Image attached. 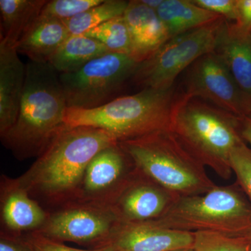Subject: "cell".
Returning <instances> with one entry per match:
<instances>
[{
    "instance_id": "1",
    "label": "cell",
    "mask_w": 251,
    "mask_h": 251,
    "mask_svg": "<svg viewBox=\"0 0 251 251\" xmlns=\"http://www.w3.org/2000/svg\"><path fill=\"white\" fill-rule=\"evenodd\" d=\"M118 143L100 128L66 126L24 174L7 179L49 212L76 202L89 163L99 151Z\"/></svg>"
},
{
    "instance_id": "2",
    "label": "cell",
    "mask_w": 251,
    "mask_h": 251,
    "mask_svg": "<svg viewBox=\"0 0 251 251\" xmlns=\"http://www.w3.org/2000/svg\"><path fill=\"white\" fill-rule=\"evenodd\" d=\"M67 109L58 73L49 63L30 61L17 120L1 143L19 161L38 158L66 128Z\"/></svg>"
},
{
    "instance_id": "3",
    "label": "cell",
    "mask_w": 251,
    "mask_h": 251,
    "mask_svg": "<svg viewBox=\"0 0 251 251\" xmlns=\"http://www.w3.org/2000/svg\"><path fill=\"white\" fill-rule=\"evenodd\" d=\"M179 95L175 85L168 89L147 88L137 94L118 97L99 108H68L66 126L100 128L113 135L118 142L171 129Z\"/></svg>"
},
{
    "instance_id": "4",
    "label": "cell",
    "mask_w": 251,
    "mask_h": 251,
    "mask_svg": "<svg viewBox=\"0 0 251 251\" xmlns=\"http://www.w3.org/2000/svg\"><path fill=\"white\" fill-rule=\"evenodd\" d=\"M239 119L229 112L180 93L171 130L179 143L204 167L220 177L232 174L231 151L243 140Z\"/></svg>"
},
{
    "instance_id": "5",
    "label": "cell",
    "mask_w": 251,
    "mask_h": 251,
    "mask_svg": "<svg viewBox=\"0 0 251 251\" xmlns=\"http://www.w3.org/2000/svg\"><path fill=\"white\" fill-rule=\"evenodd\" d=\"M135 168L179 197L202 195L216 185L205 167L188 152L171 129L119 142Z\"/></svg>"
},
{
    "instance_id": "6",
    "label": "cell",
    "mask_w": 251,
    "mask_h": 251,
    "mask_svg": "<svg viewBox=\"0 0 251 251\" xmlns=\"http://www.w3.org/2000/svg\"><path fill=\"white\" fill-rule=\"evenodd\" d=\"M155 224L186 232L242 236L251 226V203L235 183L180 197Z\"/></svg>"
},
{
    "instance_id": "7",
    "label": "cell",
    "mask_w": 251,
    "mask_h": 251,
    "mask_svg": "<svg viewBox=\"0 0 251 251\" xmlns=\"http://www.w3.org/2000/svg\"><path fill=\"white\" fill-rule=\"evenodd\" d=\"M225 21L221 18L202 27L171 38L152 55L138 63L132 81L143 89L173 87L183 71L200 57L215 50Z\"/></svg>"
},
{
    "instance_id": "8",
    "label": "cell",
    "mask_w": 251,
    "mask_h": 251,
    "mask_svg": "<svg viewBox=\"0 0 251 251\" xmlns=\"http://www.w3.org/2000/svg\"><path fill=\"white\" fill-rule=\"evenodd\" d=\"M138 64L128 54L109 52L76 72L59 74L68 108L89 110L118 98L117 93L132 78Z\"/></svg>"
},
{
    "instance_id": "9",
    "label": "cell",
    "mask_w": 251,
    "mask_h": 251,
    "mask_svg": "<svg viewBox=\"0 0 251 251\" xmlns=\"http://www.w3.org/2000/svg\"><path fill=\"white\" fill-rule=\"evenodd\" d=\"M122 224L110 206L74 202L49 211L37 232L57 242L97 249L110 246Z\"/></svg>"
},
{
    "instance_id": "10",
    "label": "cell",
    "mask_w": 251,
    "mask_h": 251,
    "mask_svg": "<svg viewBox=\"0 0 251 251\" xmlns=\"http://www.w3.org/2000/svg\"><path fill=\"white\" fill-rule=\"evenodd\" d=\"M183 94L190 98L201 97L240 118L251 115V104L214 51L200 57L190 67Z\"/></svg>"
},
{
    "instance_id": "11",
    "label": "cell",
    "mask_w": 251,
    "mask_h": 251,
    "mask_svg": "<svg viewBox=\"0 0 251 251\" xmlns=\"http://www.w3.org/2000/svg\"><path fill=\"white\" fill-rule=\"evenodd\" d=\"M179 198L135 168L109 206L123 224H140L159 219Z\"/></svg>"
},
{
    "instance_id": "12",
    "label": "cell",
    "mask_w": 251,
    "mask_h": 251,
    "mask_svg": "<svg viewBox=\"0 0 251 251\" xmlns=\"http://www.w3.org/2000/svg\"><path fill=\"white\" fill-rule=\"evenodd\" d=\"M134 170L119 143L103 149L89 163L75 202L110 205Z\"/></svg>"
},
{
    "instance_id": "13",
    "label": "cell",
    "mask_w": 251,
    "mask_h": 251,
    "mask_svg": "<svg viewBox=\"0 0 251 251\" xmlns=\"http://www.w3.org/2000/svg\"><path fill=\"white\" fill-rule=\"evenodd\" d=\"M194 233L153 222L123 224L110 245L117 251H174L191 249Z\"/></svg>"
},
{
    "instance_id": "14",
    "label": "cell",
    "mask_w": 251,
    "mask_h": 251,
    "mask_svg": "<svg viewBox=\"0 0 251 251\" xmlns=\"http://www.w3.org/2000/svg\"><path fill=\"white\" fill-rule=\"evenodd\" d=\"M49 212L23 188L11 184L6 176L1 181V221L2 233L17 236L40 229Z\"/></svg>"
},
{
    "instance_id": "15",
    "label": "cell",
    "mask_w": 251,
    "mask_h": 251,
    "mask_svg": "<svg viewBox=\"0 0 251 251\" xmlns=\"http://www.w3.org/2000/svg\"><path fill=\"white\" fill-rule=\"evenodd\" d=\"M124 18L131 40L130 56L138 63L149 58L171 39L156 11L140 0L129 1Z\"/></svg>"
},
{
    "instance_id": "16",
    "label": "cell",
    "mask_w": 251,
    "mask_h": 251,
    "mask_svg": "<svg viewBox=\"0 0 251 251\" xmlns=\"http://www.w3.org/2000/svg\"><path fill=\"white\" fill-rule=\"evenodd\" d=\"M25 75L26 64L16 48L0 44V136L17 120Z\"/></svg>"
},
{
    "instance_id": "17",
    "label": "cell",
    "mask_w": 251,
    "mask_h": 251,
    "mask_svg": "<svg viewBox=\"0 0 251 251\" xmlns=\"http://www.w3.org/2000/svg\"><path fill=\"white\" fill-rule=\"evenodd\" d=\"M251 104V32L241 31L225 21L215 50Z\"/></svg>"
},
{
    "instance_id": "18",
    "label": "cell",
    "mask_w": 251,
    "mask_h": 251,
    "mask_svg": "<svg viewBox=\"0 0 251 251\" xmlns=\"http://www.w3.org/2000/svg\"><path fill=\"white\" fill-rule=\"evenodd\" d=\"M70 36L65 21L39 16L18 43L16 50L31 62L49 63Z\"/></svg>"
},
{
    "instance_id": "19",
    "label": "cell",
    "mask_w": 251,
    "mask_h": 251,
    "mask_svg": "<svg viewBox=\"0 0 251 251\" xmlns=\"http://www.w3.org/2000/svg\"><path fill=\"white\" fill-rule=\"evenodd\" d=\"M46 0H0V44L16 47L40 16Z\"/></svg>"
},
{
    "instance_id": "20",
    "label": "cell",
    "mask_w": 251,
    "mask_h": 251,
    "mask_svg": "<svg viewBox=\"0 0 251 251\" xmlns=\"http://www.w3.org/2000/svg\"><path fill=\"white\" fill-rule=\"evenodd\" d=\"M156 12L171 38L224 18L200 7L192 0H163Z\"/></svg>"
},
{
    "instance_id": "21",
    "label": "cell",
    "mask_w": 251,
    "mask_h": 251,
    "mask_svg": "<svg viewBox=\"0 0 251 251\" xmlns=\"http://www.w3.org/2000/svg\"><path fill=\"white\" fill-rule=\"evenodd\" d=\"M110 52L100 41L85 35H71L49 64L59 74L76 72L87 63Z\"/></svg>"
},
{
    "instance_id": "22",
    "label": "cell",
    "mask_w": 251,
    "mask_h": 251,
    "mask_svg": "<svg viewBox=\"0 0 251 251\" xmlns=\"http://www.w3.org/2000/svg\"><path fill=\"white\" fill-rule=\"evenodd\" d=\"M129 1L104 0L85 12L65 21L71 35H82L110 20L125 14Z\"/></svg>"
},
{
    "instance_id": "23",
    "label": "cell",
    "mask_w": 251,
    "mask_h": 251,
    "mask_svg": "<svg viewBox=\"0 0 251 251\" xmlns=\"http://www.w3.org/2000/svg\"><path fill=\"white\" fill-rule=\"evenodd\" d=\"M83 35L100 41L110 52L130 56L131 40L124 16L110 20L87 31Z\"/></svg>"
},
{
    "instance_id": "24",
    "label": "cell",
    "mask_w": 251,
    "mask_h": 251,
    "mask_svg": "<svg viewBox=\"0 0 251 251\" xmlns=\"http://www.w3.org/2000/svg\"><path fill=\"white\" fill-rule=\"evenodd\" d=\"M193 233L196 251H251V239L247 237L212 232Z\"/></svg>"
},
{
    "instance_id": "25",
    "label": "cell",
    "mask_w": 251,
    "mask_h": 251,
    "mask_svg": "<svg viewBox=\"0 0 251 251\" xmlns=\"http://www.w3.org/2000/svg\"><path fill=\"white\" fill-rule=\"evenodd\" d=\"M104 0H52L48 1L40 17L66 21L94 7Z\"/></svg>"
},
{
    "instance_id": "26",
    "label": "cell",
    "mask_w": 251,
    "mask_h": 251,
    "mask_svg": "<svg viewBox=\"0 0 251 251\" xmlns=\"http://www.w3.org/2000/svg\"><path fill=\"white\" fill-rule=\"evenodd\" d=\"M232 173L237 178V184L251 203V149L244 141L237 145L229 155Z\"/></svg>"
},
{
    "instance_id": "27",
    "label": "cell",
    "mask_w": 251,
    "mask_h": 251,
    "mask_svg": "<svg viewBox=\"0 0 251 251\" xmlns=\"http://www.w3.org/2000/svg\"><path fill=\"white\" fill-rule=\"evenodd\" d=\"M20 239L31 251H117L112 246L97 249H75L68 247L64 243L52 240L45 237L37 231L27 232L16 237Z\"/></svg>"
},
{
    "instance_id": "28",
    "label": "cell",
    "mask_w": 251,
    "mask_h": 251,
    "mask_svg": "<svg viewBox=\"0 0 251 251\" xmlns=\"http://www.w3.org/2000/svg\"><path fill=\"white\" fill-rule=\"evenodd\" d=\"M200 7L234 23L237 18V0H192Z\"/></svg>"
},
{
    "instance_id": "29",
    "label": "cell",
    "mask_w": 251,
    "mask_h": 251,
    "mask_svg": "<svg viewBox=\"0 0 251 251\" xmlns=\"http://www.w3.org/2000/svg\"><path fill=\"white\" fill-rule=\"evenodd\" d=\"M232 23L241 31L251 32V0H237V18Z\"/></svg>"
},
{
    "instance_id": "30",
    "label": "cell",
    "mask_w": 251,
    "mask_h": 251,
    "mask_svg": "<svg viewBox=\"0 0 251 251\" xmlns=\"http://www.w3.org/2000/svg\"><path fill=\"white\" fill-rule=\"evenodd\" d=\"M0 251H31L18 238L1 232Z\"/></svg>"
},
{
    "instance_id": "31",
    "label": "cell",
    "mask_w": 251,
    "mask_h": 251,
    "mask_svg": "<svg viewBox=\"0 0 251 251\" xmlns=\"http://www.w3.org/2000/svg\"><path fill=\"white\" fill-rule=\"evenodd\" d=\"M239 133L243 140L249 143L251 149V115L239 119Z\"/></svg>"
},
{
    "instance_id": "32",
    "label": "cell",
    "mask_w": 251,
    "mask_h": 251,
    "mask_svg": "<svg viewBox=\"0 0 251 251\" xmlns=\"http://www.w3.org/2000/svg\"><path fill=\"white\" fill-rule=\"evenodd\" d=\"M140 1L150 9L156 11L163 3V0H140Z\"/></svg>"
},
{
    "instance_id": "33",
    "label": "cell",
    "mask_w": 251,
    "mask_h": 251,
    "mask_svg": "<svg viewBox=\"0 0 251 251\" xmlns=\"http://www.w3.org/2000/svg\"><path fill=\"white\" fill-rule=\"evenodd\" d=\"M241 237H245L249 238V239H251V226L249 227V229L245 232L243 235L241 236Z\"/></svg>"
},
{
    "instance_id": "34",
    "label": "cell",
    "mask_w": 251,
    "mask_h": 251,
    "mask_svg": "<svg viewBox=\"0 0 251 251\" xmlns=\"http://www.w3.org/2000/svg\"><path fill=\"white\" fill-rule=\"evenodd\" d=\"M174 251H196L193 249V248H191V249H180V250H176Z\"/></svg>"
}]
</instances>
